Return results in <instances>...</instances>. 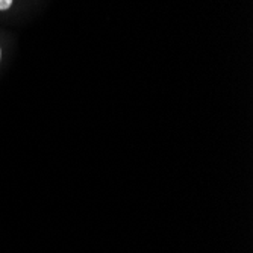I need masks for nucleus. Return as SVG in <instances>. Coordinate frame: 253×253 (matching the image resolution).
Returning a JSON list of instances; mask_svg holds the SVG:
<instances>
[{"label": "nucleus", "instance_id": "nucleus-1", "mask_svg": "<svg viewBox=\"0 0 253 253\" xmlns=\"http://www.w3.org/2000/svg\"><path fill=\"white\" fill-rule=\"evenodd\" d=\"M12 5V0H0V11H6Z\"/></svg>", "mask_w": 253, "mask_h": 253}, {"label": "nucleus", "instance_id": "nucleus-2", "mask_svg": "<svg viewBox=\"0 0 253 253\" xmlns=\"http://www.w3.org/2000/svg\"><path fill=\"white\" fill-rule=\"evenodd\" d=\"M0 59H2V50H0Z\"/></svg>", "mask_w": 253, "mask_h": 253}]
</instances>
